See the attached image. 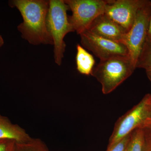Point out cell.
<instances>
[{"mask_svg": "<svg viewBox=\"0 0 151 151\" xmlns=\"http://www.w3.org/2000/svg\"><path fill=\"white\" fill-rule=\"evenodd\" d=\"M136 67L145 70L151 67V40L147 37L137 60Z\"/></svg>", "mask_w": 151, "mask_h": 151, "instance_id": "obj_14", "label": "cell"}, {"mask_svg": "<svg viewBox=\"0 0 151 151\" xmlns=\"http://www.w3.org/2000/svg\"><path fill=\"white\" fill-rule=\"evenodd\" d=\"M69 9L64 0L49 1L47 27L53 40L55 61L58 65L62 63L66 47L64 37L68 33L75 32L67 15Z\"/></svg>", "mask_w": 151, "mask_h": 151, "instance_id": "obj_3", "label": "cell"}, {"mask_svg": "<svg viewBox=\"0 0 151 151\" xmlns=\"http://www.w3.org/2000/svg\"><path fill=\"white\" fill-rule=\"evenodd\" d=\"M136 68L129 56H115L100 60L91 76L101 84L103 94H107L129 77Z\"/></svg>", "mask_w": 151, "mask_h": 151, "instance_id": "obj_2", "label": "cell"}, {"mask_svg": "<svg viewBox=\"0 0 151 151\" xmlns=\"http://www.w3.org/2000/svg\"><path fill=\"white\" fill-rule=\"evenodd\" d=\"M16 151H50L43 141L38 138H32L26 142L17 143Z\"/></svg>", "mask_w": 151, "mask_h": 151, "instance_id": "obj_13", "label": "cell"}, {"mask_svg": "<svg viewBox=\"0 0 151 151\" xmlns=\"http://www.w3.org/2000/svg\"><path fill=\"white\" fill-rule=\"evenodd\" d=\"M151 3V1L147 0L138 11L132 27L126 34L122 42L128 49L129 56L135 65L147 37Z\"/></svg>", "mask_w": 151, "mask_h": 151, "instance_id": "obj_6", "label": "cell"}, {"mask_svg": "<svg viewBox=\"0 0 151 151\" xmlns=\"http://www.w3.org/2000/svg\"><path fill=\"white\" fill-rule=\"evenodd\" d=\"M125 151H146L145 136L142 128L139 127L131 133Z\"/></svg>", "mask_w": 151, "mask_h": 151, "instance_id": "obj_12", "label": "cell"}, {"mask_svg": "<svg viewBox=\"0 0 151 151\" xmlns=\"http://www.w3.org/2000/svg\"><path fill=\"white\" fill-rule=\"evenodd\" d=\"M4 43V41L2 37L0 35V47H1Z\"/></svg>", "mask_w": 151, "mask_h": 151, "instance_id": "obj_21", "label": "cell"}, {"mask_svg": "<svg viewBox=\"0 0 151 151\" xmlns=\"http://www.w3.org/2000/svg\"><path fill=\"white\" fill-rule=\"evenodd\" d=\"M32 138L20 126L13 124L7 117L0 114V140H12L17 143H22Z\"/></svg>", "mask_w": 151, "mask_h": 151, "instance_id": "obj_10", "label": "cell"}, {"mask_svg": "<svg viewBox=\"0 0 151 151\" xmlns=\"http://www.w3.org/2000/svg\"><path fill=\"white\" fill-rule=\"evenodd\" d=\"M130 134L114 144L111 147L107 148L106 151H125L129 140Z\"/></svg>", "mask_w": 151, "mask_h": 151, "instance_id": "obj_16", "label": "cell"}, {"mask_svg": "<svg viewBox=\"0 0 151 151\" xmlns=\"http://www.w3.org/2000/svg\"><path fill=\"white\" fill-rule=\"evenodd\" d=\"M87 31L100 37L122 43L126 34L121 27L104 13L94 20Z\"/></svg>", "mask_w": 151, "mask_h": 151, "instance_id": "obj_9", "label": "cell"}, {"mask_svg": "<svg viewBox=\"0 0 151 151\" xmlns=\"http://www.w3.org/2000/svg\"><path fill=\"white\" fill-rule=\"evenodd\" d=\"M79 35L82 47L92 51L100 60L115 56H129L128 49L124 44L100 37L87 30Z\"/></svg>", "mask_w": 151, "mask_h": 151, "instance_id": "obj_8", "label": "cell"}, {"mask_svg": "<svg viewBox=\"0 0 151 151\" xmlns=\"http://www.w3.org/2000/svg\"><path fill=\"white\" fill-rule=\"evenodd\" d=\"M151 100V94H146L139 103L118 119L109 139L107 148L111 147L145 123Z\"/></svg>", "mask_w": 151, "mask_h": 151, "instance_id": "obj_5", "label": "cell"}, {"mask_svg": "<svg viewBox=\"0 0 151 151\" xmlns=\"http://www.w3.org/2000/svg\"><path fill=\"white\" fill-rule=\"evenodd\" d=\"M139 127L142 129L144 132L146 151H151V122H145Z\"/></svg>", "mask_w": 151, "mask_h": 151, "instance_id": "obj_15", "label": "cell"}, {"mask_svg": "<svg viewBox=\"0 0 151 151\" xmlns=\"http://www.w3.org/2000/svg\"><path fill=\"white\" fill-rule=\"evenodd\" d=\"M145 122H151V100L149 104L148 109L147 116V119Z\"/></svg>", "mask_w": 151, "mask_h": 151, "instance_id": "obj_18", "label": "cell"}, {"mask_svg": "<svg viewBox=\"0 0 151 151\" xmlns=\"http://www.w3.org/2000/svg\"><path fill=\"white\" fill-rule=\"evenodd\" d=\"M146 74L151 83V67L145 69Z\"/></svg>", "mask_w": 151, "mask_h": 151, "instance_id": "obj_20", "label": "cell"}, {"mask_svg": "<svg viewBox=\"0 0 151 151\" xmlns=\"http://www.w3.org/2000/svg\"><path fill=\"white\" fill-rule=\"evenodd\" d=\"M72 11L68 17L73 29L78 35L87 30L94 19L104 13L109 0H64Z\"/></svg>", "mask_w": 151, "mask_h": 151, "instance_id": "obj_4", "label": "cell"}, {"mask_svg": "<svg viewBox=\"0 0 151 151\" xmlns=\"http://www.w3.org/2000/svg\"><path fill=\"white\" fill-rule=\"evenodd\" d=\"M76 49V69L79 73L83 75H91L95 63L94 57L80 45L77 44Z\"/></svg>", "mask_w": 151, "mask_h": 151, "instance_id": "obj_11", "label": "cell"}, {"mask_svg": "<svg viewBox=\"0 0 151 151\" xmlns=\"http://www.w3.org/2000/svg\"><path fill=\"white\" fill-rule=\"evenodd\" d=\"M147 0H109L104 14L124 30L129 32L138 11Z\"/></svg>", "mask_w": 151, "mask_h": 151, "instance_id": "obj_7", "label": "cell"}, {"mask_svg": "<svg viewBox=\"0 0 151 151\" xmlns=\"http://www.w3.org/2000/svg\"><path fill=\"white\" fill-rule=\"evenodd\" d=\"M17 142L9 139L0 140V151H16Z\"/></svg>", "mask_w": 151, "mask_h": 151, "instance_id": "obj_17", "label": "cell"}, {"mask_svg": "<svg viewBox=\"0 0 151 151\" xmlns=\"http://www.w3.org/2000/svg\"><path fill=\"white\" fill-rule=\"evenodd\" d=\"M147 38L148 39L151 40V12L150 17V21H149L147 35Z\"/></svg>", "mask_w": 151, "mask_h": 151, "instance_id": "obj_19", "label": "cell"}, {"mask_svg": "<svg viewBox=\"0 0 151 151\" xmlns=\"http://www.w3.org/2000/svg\"><path fill=\"white\" fill-rule=\"evenodd\" d=\"M10 6L19 11L23 22L18 26L23 38L33 45H53L47 27L49 1L14 0Z\"/></svg>", "mask_w": 151, "mask_h": 151, "instance_id": "obj_1", "label": "cell"}]
</instances>
